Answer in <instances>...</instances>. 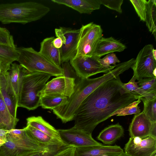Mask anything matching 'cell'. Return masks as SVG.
Wrapping results in <instances>:
<instances>
[{"label":"cell","instance_id":"obj_1","mask_svg":"<svg viewBox=\"0 0 156 156\" xmlns=\"http://www.w3.org/2000/svg\"><path fill=\"white\" fill-rule=\"evenodd\" d=\"M123 84L119 76L97 88L81 103L73 127L92 135L99 124L139 98L126 89Z\"/></svg>","mask_w":156,"mask_h":156},{"label":"cell","instance_id":"obj_2","mask_svg":"<svg viewBox=\"0 0 156 156\" xmlns=\"http://www.w3.org/2000/svg\"><path fill=\"white\" fill-rule=\"evenodd\" d=\"M112 79L109 73L93 79L80 78L75 82L73 92L66 103L53 109V113L64 123L74 120L77 110L85 98L100 86Z\"/></svg>","mask_w":156,"mask_h":156},{"label":"cell","instance_id":"obj_3","mask_svg":"<svg viewBox=\"0 0 156 156\" xmlns=\"http://www.w3.org/2000/svg\"><path fill=\"white\" fill-rule=\"evenodd\" d=\"M50 8L40 3L28 1L0 4V21L3 24H25L39 20L47 15Z\"/></svg>","mask_w":156,"mask_h":156},{"label":"cell","instance_id":"obj_4","mask_svg":"<svg viewBox=\"0 0 156 156\" xmlns=\"http://www.w3.org/2000/svg\"><path fill=\"white\" fill-rule=\"evenodd\" d=\"M51 76L46 73H30L26 69L22 78L18 107L31 110L40 106V93Z\"/></svg>","mask_w":156,"mask_h":156},{"label":"cell","instance_id":"obj_5","mask_svg":"<svg viewBox=\"0 0 156 156\" xmlns=\"http://www.w3.org/2000/svg\"><path fill=\"white\" fill-rule=\"evenodd\" d=\"M25 128V131L20 135L13 136L7 134V141L0 147L2 156H32L48 151L53 147L38 142Z\"/></svg>","mask_w":156,"mask_h":156},{"label":"cell","instance_id":"obj_6","mask_svg":"<svg viewBox=\"0 0 156 156\" xmlns=\"http://www.w3.org/2000/svg\"><path fill=\"white\" fill-rule=\"evenodd\" d=\"M17 49L19 54L17 61L29 72L43 73L57 77L62 76L61 67L53 64L32 48L20 47Z\"/></svg>","mask_w":156,"mask_h":156},{"label":"cell","instance_id":"obj_7","mask_svg":"<svg viewBox=\"0 0 156 156\" xmlns=\"http://www.w3.org/2000/svg\"><path fill=\"white\" fill-rule=\"evenodd\" d=\"M102 33L101 26L93 22L82 25L80 29L75 57L93 55L99 41L103 37Z\"/></svg>","mask_w":156,"mask_h":156},{"label":"cell","instance_id":"obj_8","mask_svg":"<svg viewBox=\"0 0 156 156\" xmlns=\"http://www.w3.org/2000/svg\"><path fill=\"white\" fill-rule=\"evenodd\" d=\"M154 48L151 44L145 45L140 51L131 68L133 75L138 81L142 79L156 77V60L153 57Z\"/></svg>","mask_w":156,"mask_h":156},{"label":"cell","instance_id":"obj_9","mask_svg":"<svg viewBox=\"0 0 156 156\" xmlns=\"http://www.w3.org/2000/svg\"><path fill=\"white\" fill-rule=\"evenodd\" d=\"M100 58L94 55L80 56L74 57L69 62L79 77L87 78L98 73H107L116 66H112L109 68L105 67L100 63Z\"/></svg>","mask_w":156,"mask_h":156},{"label":"cell","instance_id":"obj_10","mask_svg":"<svg viewBox=\"0 0 156 156\" xmlns=\"http://www.w3.org/2000/svg\"><path fill=\"white\" fill-rule=\"evenodd\" d=\"M124 152L130 156H154L156 153V138L130 137L125 145Z\"/></svg>","mask_w":156,"mask_h":156},{"label":"cell","instance_id":"obj_11","mask_svg":"<svg viewBox=\"0 0 156 156\" xmlns=\"http://www.w3.org/2000/svg\"><path fill=\"white\" fill-rule=\"evenodd\" d=\"M58 130L62 139L68 146L77 148L102 144L94 140L91 134L73 127Z\"/></svg>","mask_w":156,"mask_h":156},{"label":"cell","instance_id":"obj_12","mask_svg":"<svg viewBox=\"0 0 156 156\" xmlns=\"http://www.w3.org/2000/svg\"><path fill=\"white\" fill-rule=\"evenodd\" d=\"M75 85V79L63 76H57L46 83L40 93L44 94H57L69 98L73 93Z\"/></svg>","mask_w":156,"mask_h":156},{"label":"cell","instance_id":"obj_13","mask_svg":"<svg viewBox=\"0 0 156 156\" xmlns=\"http://www.w3.org/2000/svg\"><path fill=\"white\" fill-rule=\"evenodd\" d=\"M65 37L66 41L60 49L61 63L69 62L76 56L80 29H73L63 27H59Z\"/></svg>","mask_w":156,"mask_h":156},{"label":"cell","instance_id":"obj_14","mask_svg":"<svg viewBox=\"0 0 156 156\" xmlns=\"http://www.w3.org/2000/svg\"><path fill=\"white\" fill-rule=\"evenodd\" d=\"M0 90L4 101L10 112L16 118L18 98L10 82L8 71L0 75Z\"/></svg>","mask_w":156,"mask_h":156},{"label":"cell","instance_id":"obj_15","mask_svg":"<svg viewBox=\"0 0 156 156\" xmlns=\"http://www.w3.org/2000/svg\"><path fill=\"white\" fill-rule=\"evenodd\" d=\"M152 123L143 112L136 114L129 128L130 137L143 138L150 136Z\"/></svg>","mask_w":156,"mask_h":156},{"label":"cell","instance_id":"obj_16","mask_svg":"<svg viewBox=\"0 0 156 156\" xmlns=\"http://www.w3.org/2000/svg\"><path fill=\"white\" fill-rule=\"evenodd\" d=\"M123 152L117 145H99L76 148V156H116Z\"/></svg>","mask_w":156,"mask_h":156},{"label":"cell","instance_id":"obj_17","mask_svg":"<svg viewBox=\"0 0 156 156\" xmlns=\"http://www.w3.org/2000/svg\"><path fill=\"white\" fill-rule=\"evenodd\" d=\"M53 2L65 5L81 14H91L99 9L101 5L100 0H52Z\"/></svg>","mask_w":156,"mask_h":156},{"label":"cell","instance_id":"obj_18","mask_svg":"<svg viewBox=\"0 0 156 156\" xmlns=\"http://www.w3.org/2000/svg\"><path fill=\"white\" fill-rule=\"evenodd\" d=\"M126 48L125 45L112 37H102L98 44L93 55L101 58L110 53L122 52Z\"/></svg>","mask_w":156,"mask_h":156},{"label":"cell","instance_id":"obj_19","mask_svg":"<svg viewBox=\"0 0 156 156\" xmlns=\"http://www.w3.org/2000/svg\"><path fill=\"white\" fill-rule=\"evenodd\" d=\"M54 37H47L41 43L39 51L45 58L55 66L61 67L60 49L53 46L52 42Z\"/></svg>","mask_w":156,"mask_h":156},{"label":"cell","instance_id":"obj_20","mask_svg":"<svg viewBox=\"0 0 156 156\" xmlns=\"http://www.w3.org/2000/svg\"><path fill=\"white\" fill-rule=\"evenodd\" d=\"M26 120L27 125L30 126L53 138L65 143L62 139L58 130L46 121L42 117L32 116L28 118Z\"/></svg>","mask_w":156,"mask_h":156},{"label":"cell","instance_id":"obj_21","mask_svg":"<svg viewBox=\"0 0 156 156\" xmlns=\"http://www.w3.org/2000/svg\"><path fill=\"white\" fill-rule=\"evenodd\" d=\"M124 133L123 127L117 123L105 127L100 133L97 138L104 144L110 145L122 136Z\"/></svg>","mask_w":156,"mask_h":156},{"label":"cell","instance_id":"obj_22","mask_svg":"<svg viewBox=\"0 0 156 156\" xmlns=\"http://www.w3.org/2000/svg\"><path fill=\"white\" fill-rule=\"evenodd\" d=\"M19 121L11 114L0 90V129L6 130L14 129Z\"/></svg>","mask_w":156,"mask_h":156},{"label":"cell","instance_id":"obj_23","mask_svg":"<svg viewBox=\"0 0 156 156\" xmlns=\"http://www.w3.org/2000/svg\"><path fill=\"white\" fill-rule=\"evenodd\" d=\"M26 128L38 142L43 145L49 147L68 146L65 143L60 142L53 138L30 126L27 125Z\"/></svg>","mask_w":156,"mask_h":156},{"label":"cell","instance_id":"obj_24","mask_svg":"<svg viewBox=\"0 0 156 156\" xmlns=\"http://www.w3.org/2000/svg\"><path fill=\"white\" fill-rule=\"evenodd\" d=\"M26 70L20 65L12 63L8 71L10 82L18 98L20 90L22 77Z\"/></svg>","mask_w":156,"mask_h":156},{"label":"cell","instance_id":"obj_25","mask_svg":"<svg viewBox=\"0 0 156 156\" xmlns=\"http://www.w3.org/2000/svg\"><path fill=\"white\" fill-rule=\"evenodd\" d=\"M68 98L57 94H44L41 96L40 106L46 109L53 110L65 105Z\"/></svg>","mask_w":156,"mask_h":156},{"label":"cell","instance_id":"obj_26","mask_svg":"<svg viewBox=\"0 0 156 156\" xmlns=\"http://www.w3.org/2000/svg\"><path fill=\"white\" fill-rule=\"evenodd\" d=\"M156 1L149 0L146 4L145 21L149 31L156 39Z\"/></svg>","mask_w":156,"mask_h":156},{"label":"cell","instance_id":"obj_27","mask_svg":"<svg viewBox=\"0 0 156 156\" xmlns=\"http://www.w3.org/2000/svg\"><path fill=\"white\" fill-rule=\"evenodd\" d=\"M19 54L16 47L0 44V61L9 68L14 61H17Z\"/></svg>","mask_w":156,"mask_h":156},{"label":"cell","instance_id":"obj_28","mask_svg":"<svg viewBox=\"0 0 156 156\" xmlns=\"http://www.w3.org/2000/svg\"><path fill=\"white\" fill-rule=\"evenodd\" d=\"M136 79L134 76L130 81L127 83H123V86L130 93L134 95L139 98L144 97L146 99H148L156 97L148 94L141 89L138 86Z\"/></svg>","mask_w":156,"mask_h":156},{"label":"cell","instance_id":"obj_29","mask_svg":"<svg viewBox=\"0 0 156 156\" xmlns=\"http://www.w3.org/2000/svg\"><path fill=\"white\" fill-rule=\"evenodd\" d=\"M141 100L144 105L143 112L152 122H156V97L149 99L143 97Z\"/></svg>","mask_w":156,"mask_h":156},{"label":"cell","instance_id":"obj_30","mask_svg":"<svg viewBox=\"0 0 156 156\" xmlns=\"http://www.w3.org/2000/svg\"><path fill=\"white\" fill-rule=\"evenodd\" d=\"M137 83L139 87L144 92L156 97V77L143 79Z\"/></svg>","mask_w":156,"mask_h":156},{"label":"cell","instance_id":"obj_31","mask_svg":"<svg viewBox=\"0 0 156 156\" xmlns=\"http://www.w3.org/2000/svg\"><path fill=\"white\" fill-rule=\"evenodd\" d=\"M141 101V98H139L127 106L117 110L111 115L110 116V117L115 115L125 116L140 113L141 110L138 107V105Z\"/></svg>","mask_w":156,"mask_h":156},{"label":"cell","instance_id":"obj_32","mask_svg":"<svg viewBox=\"0 0 156 156\" xmlns=\"http://www.w3.org/2000/svg\"><path fill=\"white\" fill-rule=\"evenodd\" d=\"M140 20L145 21L146 12V0H130Z\"/></svg>","mask_w":156,"mask_h":156},{"label":"cell","instance_id":"obj_33","mask_svg":"<svg viewBox=\"0 0 156 156\" xmlns=\"http://www.w3.org/2000/svg\"><path fill=\"white\" fill-rule=\"evenodd\" d=\"M0 44L11 47H16L12 36L7 29L0 27Z\"/></svg>","mask_w":156,"mask_h":156},{"label":"cell","instance_id":"obj_34","mask_svg":"<svg viewBox=\"0 0 156 156\" xmlns=\"http://www.w3.org/2000/svg\"><path fill=\"white\" fill-rule=\"evenodd\" d=\"M63 76L75 79V82L80 78L77 75L74 69L70 65L69 62L62 63Z\"/></svg>","mask_w":156,"mask_h":156},{"label":"cell","instance_id":"obj_35","mask_svg":"<svg viewBox=\"0 0 156 156\" xmlns=\"http://www.w3.org/2000/svg\"><path fill=\"white\" fill-rule=\"evenodd\" d=\"M99 61L102 66L107 68L111 67L112 66L111 65L115 66L117 63L120 62L116 55L113 53L108 54L103 58H100Z\"/></svg>","mask_w":156,"mask_h":156},{"label":"cell","instance_id":"obj_36","mask_svg":"<svg viewBox=\"0 0 156 156\" xmlns=\"http://www.w3.org/2000/svg\"><path fill=\"white\" fill-rule=\"evenodd\" d=\"M123 1V0H100L101 5L120 13L122 12L121 6Z\"/></svg>","mask_w":156,"mask_h":156},{"label":"cell","instance_id":"obj_37","mask_svg":"<svg viewBox=\"0 0 156 156\" xmlns=\"http://www.w3.org/2000/svg\"><path fill=\"white\" fill-rule=\"evenodd\" d=\"M76 147L68 146L63 147L54 156H76Z\"/></svg>","mask_w":156,"mask_h":156},{"label":"cell","instance_id":"obj_38","mask_svg":"<svg viewBox=\"0 0 156 156\" xmlns=\"http://www.w3.org/2000/svg\"><path fill=\"white\" fill-rule=\"evenodd\" d=\"M65 146H54L48 151L44 152L41 156H54L60 149Z\"/></svg>","mask_w":156,"mask_h":156},{"label":"cell","instance_id":"obj_39","mask_svg":"<svg viewBox=\"0 0 156 156\" xmlns=\"http://www.w3.org/2000/svg\"><path fill=\"white\" fill-rule=\"evenodd\" d=\"M8 130L0 129V147L7 141V135Z\"/></svg>","mask_w":156,"mask_h":156},{"label":"cell","instance_id":"obj_40","mask_svg":"<svg viewBox=\"0 0 156 156\" xmlns=\"http://www.w3.org/2000/svg\"><path fill=\"white\" fill-rule=\"evenodd\" d=\"M52 43L55 48L57 49H60L63 44L62 39L59 37L55 38L53 41Z\"/></svg>","mask_w":156,"mask_h":156},{"label":"cell","instance_id":"obj_41","mask_svg":"<svg viewBox=\"0 0 156 156\" xmlns=\"http://www.w3.org/2000/svg\"><path fill=\"white\" fill-rule=\"evenodd\" d=\"M150 136L156 138V122H153L151 129Z\"/></svg>","mask_w":156,"mask_h":156},{"label":"cell","instance_id":"obj_42","mask_svg":"<svg viewBox=\"0 0 156 156\" xmlns=\"http://www.w3.org/2000/svg\"><path fill=\"white\" fill-rule=\"evenodd\" d=\"M152 54L153 57L156 60V50L154 49V48L152 50Z\"/></svg>","mask_w":156,"mask_h":156},{"label":"cell","instance_id":"obj_43","mask_svg":"<svg viewBox=\"0 0 156 156\" xmlns=\"http://www.w3.org/2000/svg\"><path fill=\"white\" fill-rule=\"evenodd\" d=\"M116 156H130L128 154H126L124 152H123L122 153L119 154V155Z\"/></svg>","mask_w":156,"mask_h":156},{"label":"cell","instance_id":"obj_44","mask_svg":"<svg viewBox=\"0 0 156 156\" xmlns=\"http://www.w3.org/2000/svg\"><path fill=\"white\" fill-rule=\"evenodd\" d=\"M2 64L1 62L0 61V74L2 73L3 69H2Z\"/></svg>","mask_w":156,"mask_h":156},{"label":"cell","instance_id":"obj_45","mask_svg":"<svg viewBox=\"0 0 156 156\" xmlns=\"http://www.w3.org/2000/svg\"><path fill=\"white\" fill-rule=\"evenodd\" d=\"M45 152H40L37 154H36L34 155H33L32 156H41L42 155V154H43V153Z\"/></svg>","mask_w":156,"mask_h":156},{"label":"cell","instance_id":"obj_46","mask_svg":"<svg viewBox=\"0 0 156 156\" xmlns=\"http://www.w3.org/2000/svg\"><path fill=\"white\" fill-rule=\"evenodd\" d=\"M0 156H2V155H1V153H0Z\"/></svg>","mask_w":156,"mask_h":156},{"label":"cell","instance_id":"obj_47","mask_svg":"<svg viewBox=\"0 0 156 156\" xmlns=\"http://www.w3.org/2000/svg\"><path fill=\"white\" fill-rule=\"evenodd\" d=\"M154 156H156V154L154 155Z\"/></svg>","mask_w":156,"mask_h":156},{"label":"cell","instance_id":"obj_48","mask_svg":"<svg viewBox=\"0 0 156 156\" xmlns=\"http://www.w3.org/2000/svg\"></svg>","mask_w":156,"mask_h":156},{"label":"cell","instance_id":"obj_49","mask_svg":"<svg viewBox=\"0 0 156 156\" xmlns=\"http://www.w3.org/2000/svg\"></svg>","mask_w":156,"mask_h":156}]
</instances>
